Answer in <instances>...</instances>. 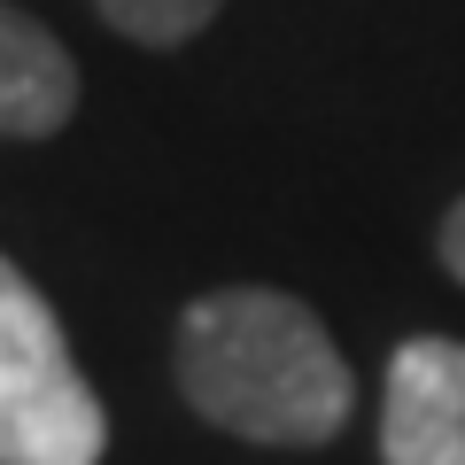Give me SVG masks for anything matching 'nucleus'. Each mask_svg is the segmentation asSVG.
Masks as SVG:
<instances>
[{
	"mask_svg": "<svg viewBox=\"0 0 465 465\" xmlns=\"http://www.w3.org/2000/svg\"><path fill=\"white\" fill-rule=\"evenodd\" d=\"M171 372L210 427L264 450H318L357 411L349 357L318 326V311L287 287H217L186 302Z\"/></svg>",
	"mask_w": 465,
	"mask_h": 465,
	"instance_id": "nucleus-1",
	"label": "nucleus"
},
{
	"mask_svg": "<svg viewBox=\"0 0 465 465\" xmlns=\"http://www.w3.org/2000/svg\"><path fill=\"white\" fill-rule=\"evenodd\" d=\"M101 24L124 39H140V47H179V39L210 32L217 16H225V0H94Z\"/></svg>",
	"mask_w": 465,
	"mask_h": 465,
	"instance_id": "nucleus-5",
	"label": "nucleus"
},
{
	"mask_svg": "<svg viewBox=\"0 0 465 465\" xmlns=\"http://www.w3.org/2000/svg\"><path fill=\"white\" fill-rule=\"evenodd\" d=\"M109 411L63 318L0 256V465H101Z\"/></svg>",
	"mask_w": 465,
	"mask_h": 465,
	"instance_id": "nucleus-2",
	"label": "nucleus"
},
{
	"mask_svg": "<svg viewBox=\"0 0 465 465\" xmlns=\"http://www.w3.org/2000/svg\"><path fill=\"white\" fill-rule=\"evenodd\" d=\"M442 272H450V280L465 287V202H458V210L442 217Z\"/></svg>",
	"mask_w": 465,
	"mask_h": 465,
	"instance_id": "nucleus-6",
	"label": "nucleus"
},
{
	"mask_svg": "<svg viewBox=\"0 0 465 465\" xmlns=\"http://www.w3.org/2000/svg\"><path fill=\"white\" fill-rule=\"evenodd\" d=\"M78 116V63L39 16L0 0V140H54Z\"/></svg>",
	"mask_w": 465,
	"mask_h": 465,
	"instance_id": "nucleus-4",
	"label": "nucleus"
},
{
	"mask_svg": "<svg viewBox=\"0 0 465 465\" xmlns=\"http://www.w3.org/2000/svg\"><path fill=\"white\" fill-rule=\"evenodd\" d=\"M381 465H465V341L419 333L388 357Z\"/></svg>",
	"mask_w": 465,
	"mask_h": 465,
	"instance_id": "nucleus-3",
	"label": "nucleus"
}]
</instances>
